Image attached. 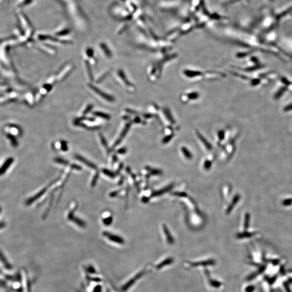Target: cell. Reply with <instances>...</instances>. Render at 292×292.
<instances>
[{
    "mask_svg": "<svg viewBox=\"0 0 292 292\" xmlns=\"http://www.w3.org/2000/svg\"><path fill=\"white\" fill-rule=\"evenodd\" d=\"M211 165H212V162L207 160L205 162V164H204V168L206 169H209L211 167Z\"/></svg>",
    "mask_w": 292,
    "mask_h": 292,
    "instance_id": "7402d4cb",
    "label": "cell"
},
{
    "mask_svg": "<svg viewBox=\"0 0 292 292\" xmlns=\"http://www.w3.org/2000/svg\"><path fill=\"white\" fill-rule=\"evenodd\" d=\"M1 208H0V213H1Z\"/></svg>",
    "mask_w": 292,
    "mask_h": 292,
    "instance_id": "4dcf8cb0",
    "label": "cell"
},
{
    "mask_svg": "<svg viewBox=\"0 0 292 292\" xmlns=\"http://www.w3.org/2000/svg\"><path fill=\"white\" fill-rule=\"evenodd\" d=\"M237 201H238V197H236L234 198V199L233 201L232 202V204H231V205L229 206V207H228V208L227 209V213H229L231 211V209H232V208H233V207H234V205H235Z\"/></svg>",
    "mask_w": 292,
    "mask_h": 292,
    "instance_id": "9a60e30c",
    "label": "cell"
},
{
    "mask_svg": "<svg viewBox=\"0 0 292 292\" xmlns=\"http://www.w3.org/2000/svg\"><path fill=\"white\" fill-rule=\"evenodd\" d=\"M148 170L150 172V173H151V174H152L160 175L161 174H162L161 171H160V170H157V169H154V170H153L152 169H151V168H148Z\"/></svg>",
    "mask_w": 292,
    "mask_h": 292,
    "instance_id": "ac0fdd59",
    "label": "cell"
},
{
    "mask_svg": "<svg viewBox=\"0 0 292 292\" xmlns=\"http://www.w3.org/2000/svg\"><path fill=\"white\" fill-rule=\"evenodd\" d=\"M173 187V185H170V186H168V187H167L165 188H163V189H161V190H160V191H157V192H154V193H153V194L152 195V196H159V195H162V194H163L164 193H165L166 192L169 191L170 189H172Z\"/></svg>",
    "mask_w": 292,
    "mask_h": 292,
    "instance_id": "ba28073f",
    "label": "cell"
},
{
    "mask_svg": "<svg viewBox=\"0 0 292 292\" xmlns=\"http://www.w3.org/2000/svg\"><path fill=\"white\" fill-rule=\"evenodd\" d=\"M112 217H108V218H106L103 220V223H105L106 225H109L110 224H111V223L112 222Z\"/></svg>",
    "mask_w": 292,
    "mask_h": 292,
    "instance_id": "ffe728a7",
    "label": "cell"
},
{
    "mask_svg": "<svg viewBox=\"0 0 292 292\" xmlns=\"http://www.w3.org/2000/svg\"><path fill=\"white\" fill-rule=\"evenodd\" d=\"M100 139L101 140V142H102V144H103V145L105 146V148L107 149V150L108 151V150H109V149H108V145H107V142H106V141L105 140V139L104 138V137L102 136V135H101V134L100 135Z\"/></svg>",
    "mask_w": 292,
    "mask_h": 292,
    "instance_id": "2e32d148",
    "label": "cell"
},
{
    "mask_svg": "<svg viewBox=\"0 0 292 292\" xmlns=\"http://www.w3.org/2000/svg\"><path fill=\"white\" fill-rule=\"evenodd\" d=\"M90 87L92 88L93 91H94V92L96 93V94H98L99 96H101L103 99H104L108 101H112L114 100L112 97L109 96L108 95L106 94L103 92H102L100 89H99V88H97L94 86H90Z\"/></svg>",
    "mask_w": 292,
    "mask_h": 292,
    "instance_id": "6da1fadb",
    "label": "cell"
},
{
    "mask_svg": "<svg viewBox=\"0 0 292 292\" xmlns=\"http://www.w3.org/2000/svg\"><path fill=\"white\" fill-rule=\"evenodd\" d=\"M68 218L70 220L73 221L76 223H77L80 226H81V227L85 226V223H84L82 220L79 219L78 218H75L74 216V211L70 212L68 214Z\"/></svg>",
    "mask_w": 292,
    "mask_h": 292,
    "instance_id": "5b68a950",
    "label": "cell"
},
{
    "mask_svg": "<svg viewBox=\"0 0 292 292\" xmlns=\"http://www.w3.org/2000/svg\"><path fill=\"white\" fill-rule=\"evenodd\" d=\"M163 228L164 232H165V234H166V238H167V241H168V242L169 244H172V243H173V242H174V239H173V237L172 236V235L170 234V232L169 231V230H168V229L167 227L166 226V225H164L163 226Z\"/></svg>",
    "mask_w": 292,
    "mask_h": 292,
    "instance_id": "9c48e42d",
    "label": "cell"
},
{
    "mask_svg": "<svg viewBox=\"0 0 292 292\" xmlns=\"http://www.w3.org/2000/svg\"><path fill=\"white\" fill-rule=\"evenodd\" d=\"M102 172H103V173L105 175H106L110 177V178H115V177L116 176L115 174L114 173L112 172H111V171H109V170H108V169H102Z\"/></svg>",
    "mask_w": 292,
    "mask_h": 292,
    "instance_id": "4fadbf2b",
    "label": "cell"
},
{
    "mask_svg": "<svg viewBox=\"0 0 292 292\" xmlns=\"http://www.w3.org/2000/svg\"><path fill=\"white\" fill-rule=\"evenodd\" d=\"M181 150H182V152L183 153V155L185 156V157H186L187 159H189V160L192 159V154L186 148V147H182Z\"/></svg>",
    "mask_w": 292,
    "mask_h": 292,
    "instance_id": "7c38bea8",
    "label": "cell"
},
{
    "mask_svg": "<svg viewBox=\"0 0 292 292\" xmlns=\"http://www.w3.org/2000/svg\"><path fill=\"white\" fill-rule=\"evenodd\" d=\"M129 128V125H127V126H126L125 128L124 129V130H123V131H122V133L121 134L120 137L118 139V140L116 141L115 144H114V147H116V146H118V144H120V142H121V141H122V140L123 139V138L125 137V136L126 134L127 133V131H128Z\"/></svg>",
    "mask_w": 292,
    "mask_h": 292,
    "instance_id": "30bf717a",
    "label": "cell"
},
{
    "mask_svg": "<svg viewBox=\"0 0 292 292\" xmlns=\"http://www.w3.org/2000/svg\"><path fill=\"white\" fill-rule=\"evenodd\" d=\"M98 178H99V173L96 174L95 175V176H94V178H93V180L92 182V186H94L96 184V182H97V181Z\"/></svg>",
    "mask_w": 292,
    "mask_h": 292,
    "instance_id": "603a6c76",
    "label": "cell"
},
{
    "mask_svg": "<svg viewBox=\"0 0 292 292\" xmlns=\"http://www.w3.org/2000/svg\"><path fill=\"white\" fill-rule=\"evenodd\" d=\"M5 226V223H3V222H1L0 223V229L2 228H4Z\"/></svg>",
    "mask_w": 292,
    "mask_h": 292,
    "instance_id": "83f0119b",
    "label": "cell"
},
{
    "mask_svg": "<svg viewBox=\"0 0 292 292\" xmlns=\"http://www.w3.org/2000/svg\"><path fill=\"white\" fill-rule=\"evenodd\" d=\"M148 200V199L147 197H144L142 199V201H143V202H147Z\"/></svg>",
    "mask_w": 292,
    "mask_h": 292,
    "instance_id": "f1b7e54d",
    "label": "cell"
},
{
    "mask_svg": "<svg viewBox=\"0 0 292 292\" xmlns=\"http://www.w3.org/2000/svg\"><path fill=\"white\" fill-rule=\"evenodd\" d=\"M75 157H76V159H78L79 161L83 162V163H84L86 165H87V166H88L90 168H91L92 169H95L97 168V167H96L95 165H94V163H93L89 161L87 159H86L85 158H84L82 157L79 155H76L75 156Z\"/></svg>",
    "mask_w": 292,
    "mask_h": 292,
    "instance_id": "8992f818",
    "label": "cell"
},
{
    "mask_svg": "<svg viewBox=\"0 0 292 292\" xmlns=\"http://www.w3.org/2000/svg\"><path fill=\"white\" fill-rule=\"evenodd\" d=\"M73 66L72 65H69L68 66L65 67V68L63 70H62V72H61L60 73L59 75H58V78L57 79L59 80V81H61L62 80H63V79H65V77L67 76V75H68V74L70 73V71L72 70Z\"/></svg>",
    "mask_w": 292,
    "mask_h": 292,
    "instance_id": "277c9868",
    "label": "cell"
},
{
    "mask_svg": "<svg viewBox=\"0 0 292 292\" xmlns=\"http://www.w3.org/2000/svg\"><path fill=\"white\" fill-rule=\"evenodd\" d=\"M126 149L123 148H121L120 149H119L118 151V153L121 154H123L126 153Z\"/></svg>",
    "mask_w": 292,
    "mask_h": 292,
    "instance_id": "4316f807",
    "label": "cell"
},
{
    "mask_svg": "<svg viewBox=\"0 0 292 292\" xmlns=\"http://www.w3.org/2000/svg\"><path fill=\"white\" fill-rule=\"evenodd\" d=\"M0 259L2 261V262H4L5 266H7V268H10V266L9 265V263L5 261V257H3V254L1 253V252H0Z\"/></svg>",
    "mask_w": 292,
    "mask_h": 292,
    "instance_id": "d6986e66",
    "label": "cell"
},
{
    "mask_svg": "<svg viewBox=\"0 0 292 292\" xmlns=\"http://www.w3.org/2000/svg\"><path fill=\"white\" fill-rule=\"evenodd\" d=\"M173 194L175 195H176V196H187V194L185 193H183V192H181V193H179V192H176L173 193Z\"/></svg>",
    "mask_w": 292,
    "mask_h": 292,
    "instance_id": "cb8c5ba5",
    "label": "cell"
},
{
    "mask_svg": "<svg viewBox=\"0 0 292 292\" xmlns=\"http://www.w3.org/2000/svg\"><path fill=\"white\" fill-rule=\"evenodd\" d=\"M55 161L57 163H59L60 164H62V165H68L69 164L68 161H66V160L63 159H61V158L57 157V158H56L55 159Z\"/></svg>",
    "mask_w": 292,
    "mask_h": 292,
    "instance_id": "5bb4252c",
    "label": "cell"
},
{
    "mask_svg": "<svg viewBox=\"0 0 292 292\" xmlns=\"http://www.w3.org/2000/svg\"><path fill=\"white\" fill-rule=\"evenodd\" d=\"M47 189V188H44L42 191H41L40 192H39L37 194H36L34 196H32L31 197L29 198V199H28L26 201V205H28V206L30 205L32 203H33L34 202H35V201L36 200L39 199L41 196H42L44 195V193L46 192Z\"/></svg>",
    "mask_w": 292,
    "mask_h": 292,
    "instance_id": "7a4b0ae2",
    "label": "cell"
},
{
    "mask_svg": "<svg viewBox=\"0 0 292 292\" xmlns=\"http://www.w3.org/2000/svg\"><path fill=\"white\" fill-rule=\"evenodd\" d=\"M268 1H273L274 0H268Z\"/></svg>",
    "mask_w": 292,
    "mask_h": 292,
    "instance_id": "f546056e",
    "label": "cell"
},
{
    "mask_svg": "<svg viewBox=\"0 0 292 292\" xmlns=\"http://www.w3.org/2000/svg\"><path fill=\"white\" fill-rule=\"evenodd\" d=\"M170 263V260H166L165 261H164V262H163V263H162L161 264H160V265L158 267H159V268H160V267H162V266H163L164 265H167V264H169V263Z\"/></svg>",
    "mask_w": 292,
    "mask_h": 292,
    "instance_id": "484cf974",
    "label": "cell"
},
{
    "mask_svg": "<svg viewBox=\"0 0 292 292\" xmlns=\"http://www.w3.org/2000/svg\"><path fill=\"white\" fill-rule=\"evenodd\" d=\"M14 160L13 157H9L5 162L3 165L0 168V175L5 173V171L9 168V166L13 163Z\"/></svg>",
    "mask_w": 292,
    "mask_h": 292,
    "instance_id": "3957f363",
    "label": "cell"
},
{
    "mask_svg": "<svg viewBox=\"0 0 292 292\" xmlns=\"http://www.w3.org/2000/svg\"><path fill=\"white\" fill-rule=\"evenodd\" d=\"M71 167L73 168V169H76V170H81V167L80 166H78L77 165H75L73 164L71 166Z\"/></svg>",
    "mask_w": 292,
    "mask_h": 292,
    "instance_id": "d4e9b609",
    "label": "cell"
},
{
    "mask_svg": "<svg viewBox=\"0 0 292 292\" xmlns=\"http://www.w3.org/2000/svg\"><path fill=\"white\" fill-rule=\"evenodd\" d=\"M103 234L106 236H107L110 240H112L113 241L118 242V243H120V244H122L123 242V240H122L121 238L118 237L117 236H114V235H112V234H110L107 232H105Z\"/></svg>",
    "mask_w": 292,
    "mask_h": 292,
    "instance_id": "52a82bcc",
    "label": "cell"
},
{
    "mask_svg": "<svg viewBox=\"0 0 292 292\" xmlns=\"http://www.w3.org/2000/svg\"><path fill=\"white\" fill-rule=\"evenodd\" d=\"M197 134H198V136H199V139L201 140V141L203 142V144H204V145L206 147V148L208 150H211V149L212 148L211 144H209L208 141H207V140L205 139V138L202 135H201V134H200L199 133H197Z\"/></svg>",
    "mask_w": 292,
    "mask_h": 292,
    "instance_id": "8fae6325",
    "label": "cell"
},
{
    "mask_svg": "<svg viewBox=\"0 0 292 292\" xmlns=\"http://www.w3.org/2000/svg\"><path fill=\"white\" fill-rule=\"evenodd\" d=\"M61 149L63 151H66L68 150V146L67 145V142L65 141L61 142Z\"/></svg>",
    "mask_w": 292,
    "mask_h": 292,
    "instance_id": "44dd1931",
    "label": "cell"
},
{
    "mask_svg": "<svg viewBox=\"0 0 292 292\" xmlns=\"http://www.w3.org/2000/svg\"><path fill=\"white\" fill-rule=\"evenodd\" d=\"M95 114L96 116H98L99 117L101 118H106V119H108L110 118V116L107 115V114H105L102 113H100V112H96L95 113Z\"/></svg>",
    "mask_w": 292,
    "mask_h": 292,
    "instance_id": "e0dca14e",
    "label": "cell"
}]
</instances>
